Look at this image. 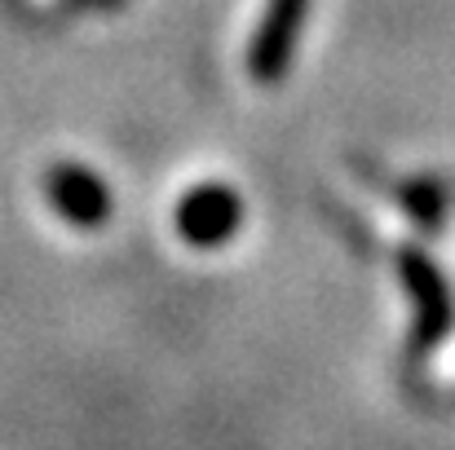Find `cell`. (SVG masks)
I'll return each mask as SVG.
<instances>
[{
  "label": "cell",
  "mask_w": 455,
  "mask_h": 450,
  "mask_svg": "<svg viewBox=\"0 0 455 450\" xmlns=\"http://www.w3.org/2000/svg\"><path fill=\"white\" fill-rule=\"evenodd\" d=\"M309 4L314 0H266L257 31L248 40V71H252L257 84H279L288 75Z\"/></svg>",
  "instance_id": "6da1fadb"
},
{
  "label": "cell",
  "mask_w": 455,
  "mask_h": 450,
  "mask_svg": "<svg viewBox=\"0 0 455 450\" xmlns=\"http://www.w3.org/2000/svg\"><path fill=\"white\" fill-rule=\"evenodd\" d=\"M398 274H403L411 309H416L411 349H434V344H443V336L451 331V318H455L451 288H447L443 270H438L425 252H403V257H398Z\"/></svg>",
  "instance_id": "7a4b0ae2"
},
{
  "label": "cell",
  "mask_w": 455,
  "mask_h": 450,
  "mask_svg": "<svg viewBox=\"0 0 455 450\" xmlns=\"http://www.w3.org/2000/svg\"><path fill=\"white\" fill-rule=\"evenodd\" d=\"M239 221H243V199L230 186H221V181L195 186L177 203V230L195 248H221L239 230Z\"/></svg>",
  "instance_id": "3957f363"
},
{
  "label": "cell",
  "mask_w": 455,
  "mask_h": 450,
  "mask_svg": "<svg viewBox=\"0 0 455 450\" xmlns=\"http://www.w3.org/2000/svg\"><path fill=\"white\" fill-rule=\"evenodd\" d=\"M44 190H49L53 212H58V217H67V221H71V225H80V230L102 225V221H107V212H111L107 181H102L98 172L80 168V163H58V168H49Z\"/></svg>",
  "instance_id": "277c9868"
},
{
  "label": "cell",
  "mask_w": 455,
  "mask_h": 450,
  "mask_svg": "<svg viewBox=\"0 0 455 450\" xmlns=\"http://www.w3.org/2000/svg\"><path fill=\"white\" fill-rule=\"evenodd\" d=\"M84 4H116V0H84Z\"/></svg>",
  "instance_id": "5b68a950"
}]
</instances>
